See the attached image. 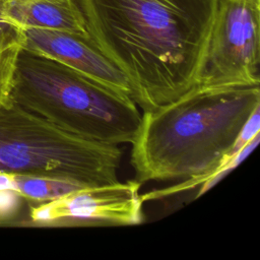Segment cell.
Listing matches in <instances>:
<instances>
[{"mask_svg":"<svg viewBox=\"0 0 260 260\" xmlns=\"http://www.w3.org/2000/svg\"><path fill=\"white\" fill-rule=\"evenodd\" d=\"M92 43L125 75L142 112L194 87L218 0H78Z\"/></svg>","mask_w":260,"mask_h":260,"instance_id":"cell-1","label":"cell"},{"mask_svg":"<svg viewBox=\"0 0 260 260\" xmlns=\"http://www.w3.org/2000/svg\"><path fill=\"white\" fill-rule=\"evenodd\" d=\"M260 107V86L195 85L178 99L142 112L132 141L135 180H184L172 189L141 195L154 199L201 186L234 155L243 126Z\"/></svg>","mask_w":260,"mask_h":260,"instance_id":"cell-2","label":"cell"},{"mask_svg":"<svg viewBox=\"0 0 260 260\" xmlns=\"http://www.w3.org/2000/svg\"><path fill=\"white\" fill-rule=\"evenodd\" d=\"M11 100L61 129L102 143H132L141 114L135 102L68 66L20 49Z\"/></svg>","mask_w":260,"mask_h":260,"instance_id":"cell-3","label":"cell"},{"mask_svg":"<svg viewBox=\"0 0 260 260\" xmlns=\"http://www.w3.org/2000/svg\"><path fill=\"white\" fill-rule=\"evenodd\" d=\"M119 145L69 133L12 101L0 105V172L45 176L86 186L118 182Z\"/></svg>","mask_w":260,"mask_h":260,"instance_id":"cell-4","label":"cell"},{"mask_svg":"<svg viewBox=\"0 0 260 260\" xmlns=\"http://www.w3.org/2000/svg\"><path fill=\"white\" fill-rule=\"evenodd\" d=\"M259 29L260 0H218L197 84L259 85Z\"/></svg>","mask_w":260,"mask_h":260,"instance_id":"cell-5","label":"cell"},{"mask_svg":"<svg viewBox=\"0 0 260 260\" xmlns=\"http://www.w3.org/2000/svg\"><path fill=\"white\" fill-rule=\"evenodd\" d=\"M141 183L136 180L86 186L30 207L40 225H134L143 220Z\"/></svg>","mask_w":260,"mask_h":260,"instance_id":"cell-6","label":"cell"},{"mask_svg":"<svg viewBox=\"0 0 260 260\" xmlns=\"http://www.w3.org/2000/svg\"><path fill=\"white\" fill-rule=\"evenodd\" d=\"M23 49L56 60L80 74L132 99L125 75L98 49L91 39L45 28H23Z\"/></svg>","mask_w":260,"mask_h":260,"instance_id":"cell-7","label":"cell"},{"mask_svg":"<svg viewBox=\"0 0 260 260\" xmlns=\"http://www.w3.org/2000/svg\"><path fill=\"white\" fill-rule=\"evenodd\" d=\"M0 9L21 29H54L90 39L78 0H0Z\"/></svg>","mask_w":260,"mask_h":260,"instance_id":"cell-8","label":"cell"},{"mask_svg":"<svg viewBox=\"0 0 260 260\" xmlns=\"http://www.w3.org/2000/svg\"><path fill=\"white\" fill-rule=\"evenodd\" d=\"M21 45H14L0 52V105L10 103L13 74Z\"/></svg>","mask_w":260,"mask_h":260,"instance_id":"cell-9","label":"cell"},{"mask_svg":"<svg viewBox=\"0 0 260 260\" xmlns=\"http://www.w3.org/2000/svg\"><path fill=\"white\" fill-rule=\"evenodd\" d=\"M260 140V134L255 136L249 143H247L241 150L238 151L237 154H235L233 157H231L229 160L223 162L221 166H219L212 174L211 176L201 185L197 197L202 195L204 192H206L208 189H210L213 185H215L221 178L226 176L229 173H231L234 169H236L257 146Z\"/></svg>","mask_w":260,"mask_h":260,"instance_id":"cell-10","label":"cell"},{"mask_svg":"<svg viewBox=\"0 0 260 260\" xmlns=\"http://www.w3.org/2000/svg\"><path fill=\"white\" fill-rule=\"evenodd\" d=\"M21 197L11 191L0 189V220L13 216L19 208Z\"/></svg>","mask_w":260,"mask_h":260,"instance_id":"cell-11","label":"cell"}]
</instances>
